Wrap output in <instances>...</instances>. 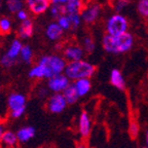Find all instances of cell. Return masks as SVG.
I'll return each mask as SVG.
<instances>
[{"mask_svg": "<svg viewBox=\"0 0 148 148\" xmlns=\"http://www.w3.org/2000/svg\"><path fill=\"white\" fill-rule=\"evenodd\" d=\"M49 12H51V16H53V18H59L61 16H63V14H66L64 5L57 4V3H53V4H51V7H49Z\"/></svg>", "mask_w": 148, "mask_h": 148, "instance_id": "d4e9b609", "label": "cell"}, {"mask_svg": "<svg viewBox=\"0 0 148 148\" xmlns=\"http://www.w3.org/2000/svg\"><path fill=\"white\" fill-rule=\"evenodd\" d=\"M140 148H146V147H145V146H143V147H140Z\"/></svg>", "mask_w": 148, "mask_h": 148, "instance_id": "f35d334b", "label": "cell"}, {"mask_svg": "<svg viewBox=\"0 0 148 148\" xmlns=\"http://www.w3.org/2000/svg\"><path fill=\"white\" fill-rule=\"evenodd\" d=\"M130 24L127 18L123 14H113L107 18L105 24V31L109 35H121L127 32Z\"/></svg>", "mask_w": 148, "mask_h": 148, "instance_id": "5b68a950", "label": "cell"}, {"mask_svg": "<svg viewBox=\"0 0 148 148\" xmlns=\"http://www.w3.org/2000/svg\"><path fill=\"white\" fill-rule=\"evenodd\" d=\"M2 7V4H1V0H0V8Z\"/></svg>", "mask_w": 148, "mask_h": 148, "instance_id": "8d00e7d4", "label": "cell"}, {"mask_svg": "<svg viewBox=\"0 0 148 148\" xmlns=\"http://www.w3.org/2000/svg\"><path fill=\"white\" fill-rule=\"evenodd\" d=\"M24 44L22 43V41L18 38L14 39L10 44H9L8 49L5 51L4 56L5 58H7L8 60H10L12 62H14V64L16 63V61L20 59V55H21L22 49H23Z\"/></svg>", "mask_w": 148, "mask_h": 148, "instance_id": "7c38bea8", "label": "cell"}, {"mask_svg": "<svg viewBox=\"0 0 148 148\" xmlns=\"http://www.w3.org/2000/svg\"><path fill=\"white\" fill-rule=\"evenodd\" d=\"M84 55H86L84 49H82V46L78 44H68L65 46L63 51V57L68 63L83 60Z\"/></svg>", "mask_w": 148, "mask_h": 148, "instance_id": "30bf717a", "label": "cell"}, {"mask_svg": "<svg viewBox=\"0 0 148 148\" xmlns=\"http://www.w3.org/2000/svg\"><path fill=\"white\" fill-rule=\"evenodd\" d=\"M47 1H49V2H53V0H47Z\"/></svg>", "mask_w": 148, "mask_h": 148, "instance_id": "74e56055", "label": "cell"}, {"mask_svg": "<svg viewBox=\"0 0 148 148\" xmlns=\"http://www.w3.org/2000/svg\"><path fill=\"white\" fill-rule=\"evenodd\" d=\"M109 81H110L111 86H114L115 88H117L118 90H125V79L123 76V72L120 71L119 69H114L111 70L110 76H109Z\"/></svg>", "mask_w": 148, "mask_h": 148, "instance_id": "4fadbf2b", "label": "cell"}, {"mask_svg": "<svg viewBox=\"0 0 148 148\" xmlns=\"http://www.w3.org/2000/svg\"><path fill=\"white\" fill-rule=\"evenodd\" d=\"M70 18V22H71L72 25V29L73 30H76L80 27L81 22H82V18H81V16L79 14H68Z\"/></svg>", "mask_w": 148, "mask_h": 148, "instance_id": "f546056e", "label": "cell"}, {"mask_svg": "<svg viewBox=\"0 0 148 148\" xmlns=\"http://www.w3.org/2000/svg\"><path fill=\"white\" fill-rule=\"evenodd\" d=\"M140 130H141V127H140V125H139V123L137 120H135V119L130 120L129 127H127V133H129L130 137H131L133 140L137 139V137L139 136Z\"/></svg>", "mask_w": 148, "mask_h": 148, "instance_id": "cb8c5ba5", "label": "cell"}, {"mask_svg": "<svg viewBox=\"0 0 148 148\" xmlns=\"http://www.w3.org/2000/svg\"><path fill=\"white\" fill-rule=\"evenodd\" d=\"M25 2L28 10L35 16L44 14L51 7V2L47 0H25Z\"/></svg>", "mask_w": 148, "mask_h": 148, "instance_id": "8fae6325", "label": "cell"}, {"mask_svg": "<svg viewBox=\"0 0 148 148\" xmlns=\"http://www.w3.org/2000/svg\"><path fill=\"white\" fill-rule=\"evenodd\" d=\"M34 33V24L30 18L27 21L21 22V25L18 26V35L21 39H29L32 37Z\"/></svg>", "mask_w": 148, "mask_h": 148, "instance_id": "2e32d148", "label": "cell"}, {"mask_svg": "<svg viewBox=\"0 0 148 148\" xmlns=\"http://www.w3.org/2000/svg\"><path fill=\"white\" fill-rule=\"evenodd\" d=\"M134 43V36L130 32L121 35H116V36L105 34L102 38V46L104 51L112 55L127 53L133 49Z\"/></svg>", "mask_w": 148, "mask_h": 148, "instance_id": "6da1fadb", "label": "cell"}, {"mask_svg": "<svg viewBox=\"0 0 148 148\" xmlns=\"http://www.w3.org/2000/svg\"><path fill=\"white\" fill-rule=\"evenodd\" d=\"M75 148H90V147H88V145L84 141H80L76 144Z\"/></svg>", "mask_w": 148, "mask_h": 148, "instance_id": "836d02e7", "label": "cell"}, {"mask_svg": "<svg viewBox=\"0 0 148 148\" xmlns=\"http://www.w3.org/2000/svg\"><path fill=\"white\" fill-rule=\"evenodd\" d=\"M63 95H64L65 99L67 101L68 105L75 104V103L80 99V97H79L78 92H77L76 88H75L73 83H71V84L63 92Z\"/></svg>", "mask_w": 148, "mask_h": 148, "instance_id": "ffe728a7", "label": "cell"}, {"mask_svg": "<svg viewBox=\"0 0 148 148\" xmlns=\"http://www.w3.org/2000/svg\"><path fill=\"white\" fill-rule=\"evenodd\" d=\"M101 14H102L101 5L99 3L92 2L84 6L80 16L81 18H82V22H84L88 25H92V24L96 23L98 21V18H100Z\"/></svg>", "mask_w": 148, "mask_h": 148, "instance_id": "9c48e42d", "label": "cell"}, {"mask_svg": "<svg viewBox=\"0 0 148 148\" xmlns=\"http://www.w3.org/2000/svg\"><path fill=\"white\" fill-rule=\"evenodd\" d=\"M12 28V21L8 18H0V33L6 34L9 33Z\"/></svg>", "mask_w": 148, "mask_h": 148, "instance_id": "4316f807", "label": "cell"}, {"mask_svg": "<svg viewBox=\"0 0 148 148\" xmlns=\"http://www.w3.org/2000/svg\"><path fill=\"white\" fill-rule=\"evenodd\" d=\"M8 116L12 119L23 117L27 110V96L22 92H14L7 97Z\"/></svg>", "mask_w": 148, "mask_h": 148, "instance_id": "277c9868", "label": "cell"}, {"mask_svg": "<svg viewBox=\"0 0 148 148\" xmlns=\"http://www.w3.org/2000/svg\"><path fill=\"white\" fill-rule=\"evenodd\" d=\"M33 58H34V53H33L32 47L30 45H28V44H25L23 46V49H22L21 55H20V60L25 63V64L30 65L33 61Z\"/></svg>", "mask_w": 148, "mask_h": 148, "instance_id": "44dd1931", "label": "cell"}, {"mask_svg": "<svg viewBox=\"0 0 148 148\" xmlns=\"http://www.w3.org/2000/svg\"><path fill=\"white\" fill-rule=\"evenodd\" d=\"M130 5V0H113V9L116 14H120Z\"/></svg>", "mask_w": 148, "mask_h": 148, "instance_id": "83f0119b", "label": "cell"}, {"mask_svg": "<svg viewBox=\"0 0 148 148\" xmlns=\"http://www.w3.org/2000/svg\"><path fill=\"white\" fill-rule=\"evenodd\" d=\"M92 121L88 111H81L77 118V133L82 140H86L92 134Z\"/></svg>", "mask_w": 148, "mask_h": 148, "instance_id": "8992f818", "label": "cell"}, {"mask_svg": "<svg viewBox=\"0 0 148 148\" xmlns=\"http://www.w3.org/2000/svg\"><path fill=\"white\" fill-rule=\"evenodd\" d=\"M64 6L66 14H80L86 5L83 3V0H70L69 2L66 3Z\"/></svg>", "mask_w": 148, "mask_h": 148, "instance_id": "d6986e66", "label": "cell"}, {"mask_svg": "<svg viewBox=\"0 0 148 148\" xmlns=\"http://www.w3.org/2000/svg\"><path fill=\"white\" fill-rule=\"evenodd\" d=\"M38 96H39L40 98H45L47 97V95H49V88H38Z\"/></svg>", "mask_w": 148, "mask_h": 148, "instance_id": "1f68e13d", "label": "cell"}, {"mask_svg": "<svg viewBox=\"0 0 148 148\" xmlns=\"http://www.w3.org/2000/svg\"><path fill=\"white\" fill-rule=\"evenodd\" d=\"M71 84V81L64 73L47 79L46 88L53 94H63L66 88Z\"/></svg>", "mask_w": 148, "mask_h": 148, "instance_id": "ba28073f", "label": "cell"}, {"mask_svg": "<svg viewBox=\"0 0 148 148\" xmlns=\"http://www.w3.org/2000/svg\"><path fill=\"white\" fill-rule=\"evenodd\" d=\"M96 73V66L86 60L69 62L66 66L64 74L70 81H76L83 78H92Z\"/></svg>", "mask_w": 148, "mask_h": 148, "instance_id": "7a4b0ae2", "label": "cell"}, {"mask_svg": "<svg viewBox=\"0 0 148 148\" xmlns=\"http://www.w3.org/2000/svg\"><path fill=\"white\" fill-rule=\"evenodd\" d=\"M26 5L25 0H6L7 9L12 14H16L20 10L24 9Z\"/></svg>", "mask_w": 148, "mask_h": 148, "instance_id": "7402d4cb", "label": "cell"}, {"mask_svg": "<svg viewBox=\"0 0 148 148\" xmlns=\"http://www.w3.org/2000/svg\"><path fill=\"white\" fill-rule=\"evenodd\" d=\"M37 63L44 68L45 79H49L53 76L63 74L68 64V62L65 60L64 57L58 55V53L42 56L39 58V60L37 61Z\"/></svg>", "mask_w": 148, "mask_h": 148, "instance_id": "3957f363", "label": "cell"}, {"mask_svg": "<svg viewBox=\"0 0 148 148\" xmlns=\"http://www.w3.org/2000/svg\"><path fill=\"white\" fill-rule=\"evenodd\" d=\"M64 34V30L59 26L57 22H51L45 28V36L51 41H57L61 39V37Z\"/></svg>", "mask_w": 148, "mask_h": 148, "instance_id": "9a60e30c", "label": "cell"}, {"mask_svg": "<svg viewBox=\"0 0 148 148\" xmlns=\"http://www.w3.org/2000/svg\"><path fill=\"white\" fill-rule=\"evenodd\" d=\"M16 133L18 143L24 144L31 141L34 138L35 134H36V129L32 125H24V127H20Z\"/></svg>", "mask_w": 148, "mask_h": 148, "instance_id": "5bb4252c", "label": "cell"}, {"mask_svg": "<svg viewBox=\"0 0 148 148\" xmlns=\"http://www.w3.org/2000/svg\"><path fill=\"white\" fill-rule=\"evenodd\" d=\"M18 144L16 133L12 130H5L4 134L1 141V147L2 148H16Z\"/></svg>", "mask_w": 148, "mask_h": 148, "instance_id": "e0dca14e", "label": "cell"}, {"mask_svg": "<svg viewBox=\"0 0 148 148\" xmlns=\"http://www.w3.org/2000/svg\"><path fill=\"white\" fill-rule=\"evenodd\" d=\"M16 18H18V20H20L21 22L29 20V12H28V10H26L25 8L20 10L18 12H16Z\"/></svg>", "mask_w": 148, "mask_h": 148, "instance_id": "4dcf8cb0", "label": "cell"}, {"mask_svg": "<svg viewBox=\"0 0 148 148\" xmlns=\"http://www.w3.org/2000/svg\"><path fill=\"white\" fill-rule=\"evenodd\" d=\"M145 147L148 148V131L145 133Z\"/></svg>", "mask_w": 148, "mask_h": 148, "instance_id": "d590c367", "label": "cell"}, {"mask_svg": "<svg viewBox=\"0 0 148 148\" xmlns=\"http://www.w3.org/2000/svg\"><path fill=\"white\" fill-rule=\"evenodd\" d=\"M0 58H1V57H0Z\"/></svg>", "mask_w": 148, "mask_h": 148, "instance_id": "ab89813d", "label": "cell"}, {"mask_svg": "<svg viewBox=\"0 0 148 148\" xmlns=\"http://www.w3.org/2000/svg\"><path fill=\"white\" fill-rule=\"evenodd\" d=\"M56 22L59 24V26H60L64 31H69L72 29L71 22H70V18H69V16H68V14H63V16H61L59 18H57Z\"/></svg>", "mask_w": 148, "mask_h": 148, "instance_id": "484cf974", "label": "cell"}, {"mask_svg": "<svg viewBox=\"0 0 148 148\" xmlns=\"http://www.w3.org/2000/svg\"><path fill=\"white\" fill-rule=\"evenodd\" d=\"M4 132H5L4 125H3V123L0 121V146H1V141H2V137H3Z\"/></svg>", "mask_w": 148, "mask_h": 148, "instance_id": "d6a6232c", "label": "cell"}, {"mask_svg": "<svg viewBox=\"0 0 148 148\" xmlns=\"http://www.w3.org/2000/svg\"><path fill=\"white\" fill-rule=\"evenodd\" d=\"M67 106L68 103L63 94H53L46 101V109L53 114H61Z\"/></svg>", "mask_w": 148, "mask_h": 148, "instance_id": "52a82bcc", "label": "cell"}, {"mask_svg": "<svg viewBox=\"0 0 148 148\" xmlns=\"http://www.w3.org/2000/svg\"><path fill=\"white\" fill-rule=\"evenodd\" d=\"M73 84L80 98L88 96L92 90V80L90 78L79 79V80L74 81Z\"/></svg>", "mask_w": 148, "mask_h": 148, "instance_id": "ac0fdd59", "label": "cell"}, {"mask_svg": "<svg viewBox=\"0 0 148 148\" xmlns=\"http://www.w3.org/2000/svg\"><path fill=\"white\" fill-rule=\"evenodd\" d=\"M137 10L143 18H148V0H139Z\"/></svg>", "mask_w": 148, "mask_h": 148, "instance_id": "f1b7e54d", "label": "cell"}, {"mask_svg": "<svg viewBox=\"0 0 148 148\" xmlns=\"http://www.w3.org/2000/svg\"><path fill=\"white\" fill-rule=\"evenodd\" d=\"M81 46H82V49H84L86 53H92V51H95L96 42L92 36L86 35V36L82 37V39H81Z\"/></svg>", "mask_w": 148, "mask_h": 148, "instance_id": "603a6c76", "label": "cell"}, {"mask_svg": "<svg viewBox=\"0 0 148 148\" xmlns=\"http://www.w3.org/2000/svg\"><path fill=\"white\" fill-rule=\"evenodd\" d=\"M70 0H53V3H57V4H60V5H65L66 3L69 2Z\"/></svg>", "mask_w": 148, "mask_h": 148, "instance_id": "e575fe53", "label": "cell"}]
</instances>
